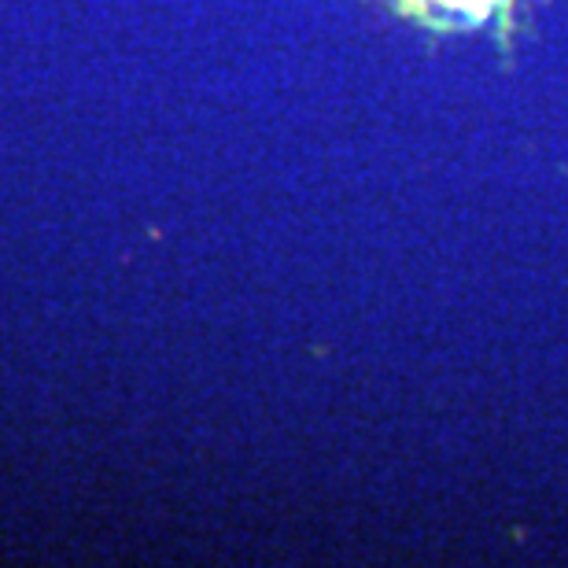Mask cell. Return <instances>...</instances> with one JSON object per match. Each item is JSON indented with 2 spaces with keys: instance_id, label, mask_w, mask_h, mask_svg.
<instances>
[{
  "instance_id": "6da1fadb",
  "label": "cell",
  "mask_w": 568,
  "mask_h": 568,
  "mask_svg": "<svg viewBox=\"0 0 568 568\" xmlns=\"http://www.w3.org/2000/svg\"><path fill=\"white\" fill-rule=\"evenodd\" d=\"M439 4H454V8H476L480 0H439Z\"/></svg>"
}]
</instances>
